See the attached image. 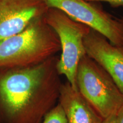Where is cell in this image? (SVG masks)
<instances>
[{
	"instance_id": "8",
	"label": "cell",
	"mask_w": 123,
	"mask_h": 123,
	"mask_svg": "<svg viewBox=\"0 0 123 123\" xmlns=\"http://www.w3.org/2000/svg\"><path fill=\"white\" fill-rule=\"evenodd\" d=\"M58 103L68 123H103L104 119L68 81L62 84Z\"/></svg>"
},
{
	"instance_id": "7",
	"label": "cell",
	"mask_w": 123,
	"mask_h": 123,
	"mask_svg": "<svg viewBox=\"0 0 123 123\" xmlns=\"http://www.w3.org/2000/svg\"><path fill=\"white\" fill-rule=\"evenodd\" d=\"M84 45L87 55L109 74L123 95V46L113 45L92 29L84 38Z\"/></svg>"
},
{
	"instance_id": "10",
	"label": "cell",
	"mask_w": 123,
	"mask_h": 123,
	"mask_svg": "<svg viewBox=\"0 0 123 123\" xmlns=\"http://www.w3.org/2000/svg\"><path fill=\"white\" fill-rule=\"evenodd\" d=\"M85 1L92 2H107L113 7H123V0H85Z\"/></svg>"
},
{
	"instance_id": "6",
	"label": "cell",
	"mask_w": 123,
	"mask_h": 123,
	"mask_svg": "<svg viewBox=\"0 0 123 123\" xmlns=\"http://www.w3.org/2000/svg\"><path fill=\"white\" fill-rule=\"evenodd\" d=\"M48 9L44 0H0V41L19 33Z\"/></svg>"
},
{
	"instance_id": "4",
	"label": "cell",
	"mask_w": 123,
	"mask_h": 123,
	"mask_svg": "<svg viewBox=\"0 0 123 123\" xmlns=\"http://www.w3.org/2000/svg\"><path fill=\"white\" fill-rule=\"evenodd\" d=\"M44 18L58 35L61 47V57L56 64L59 75H63L75 90L76 71L80 59L87 54L84 39L91 29L75 21L61 10L49 7Z\"/></svg>"
},
{
	"instance_id": "9",
	"label": "cell",
	"mask_w": 123,
	"mask_h": 123,
	"mask_svg": "<svg viewBox=\"0 0 123 123\" xmlns=\"http://www.w3.org/2000/svg\"><path fill=\"white\" fill-rule=\"evenodd\" d=\"M41 123H68L65 112L59 103L46 113Z\"/></svg>"
},
{
	"instance_id": "12",
	"label": "cell",
	"mask_w": 123,
	"mask_h": 123,
	"mask_svg": "<svg viewBox=\"0 0 123 123\" xmlns=\"http://www.w3.org/2000/svg\"><path fill=\"white\" fill-rule=\"evenodd\" d=\"M103 123H117L116 118V115H112L103 119Z\"/></svg>"
},
{
	"instance_id": "11",
	"label": "cell",
	"mask_w": 123,
	"mask_h": 123,
	"mask_svg": "<svg viewBox=\"0 0 123 123\" xmlns=\"http://www.w3.org/2000/svg\"><path fill=\"white\" fill-rule=\"evenodd\" d=\"M116 118L117 123H123V105L116 113Z\"/></svg>"
},
{
	"instance_id": "1",
	"label": "cell",
	"mask_w": 123,
	"mask_h": 123,
	"mask_svg": "<svg viewBox=\"0 0 123 123\" xmlns=\"http://www.w3.org/2000/svg\"><path fill=\"white\" fill-rule=\"evenodd\" d=\"M58 56L25 67L0 69V123H41L58 103Z\"/></svg>"
},
{
	"instance_id": "2",
	"label": "cell",
	"mask_w": 123,
	"mask_h": 123,
	"mask_svg": "<svg viewBox=\"0 0 123 123\" xmlns=\"http://www.w3.org/2000/svg\"><path fill=\"white\" fill-rule=\"evenodd\" d=\"M61 49L58 35L43 15L19 33L0 41V69L35 65L56 55Z\"/></svg>"
},
{
	"instance_id": "5",
	"label": "cell",
	"mask_w": 123,
	"mask_h": 123,
	"mask_svg": "<svg viewBox=\"0 0 123 123\" xmlns=\"http://www.w3.org/2000/svg\"><path fill=\"white\" fill-rule=\"evenodd\" d=\"M49 7L61 10L75 21L104 37L111 43L123 46V24L95 4L85 0H44Z\"/></svg>"
},
{
	"instance_id": "13",
	"label": "cell",
	"mask_w": 123,
	"mask_h": 123,
	"mask_svg": "<svg viewBox=\"0 0 123 123\" xmlns=\"http://www.w3.org/2000/svg\"><path fill=\"white\" fill-rule=\"evenodd\" d=\"M117 19L119 21H120V22L122 23V24H123V17H121V18H117Z\"/></svg>"
},
{
	"instance_id": "3",
	"label": "cell",
	"mask_w": 123,
	"mask_h": 123,
	"mask_svg": "<svg viewBox=\"0 0 123 123\" xmlns=\"http://www.w3.org/2000/svg\"><path fill=\"white\" fill-rule=\"evenodd\" d=\"M78 91L103 119L116 115L123 105V95L104 69L87 54L76 71Z\"/></svg>"
}]
</instances>
